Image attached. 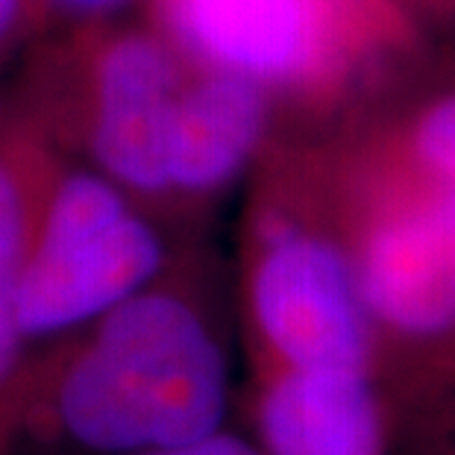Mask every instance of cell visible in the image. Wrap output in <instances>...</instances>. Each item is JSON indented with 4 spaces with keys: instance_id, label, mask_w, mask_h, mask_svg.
Returning <instances> with one entry per match:
<instances>
[{
    "instance_id": "cell-6",
    "label": "cell",
    "mask_w": 455,
    "mask_h": 455,
    "mask_svg": "<svg viewBox=\"0 0 455 455\" xmlns=\"http://www.w3.org/2000/svg\"><path fill=\"white\" fill-rule=\"evenodd\" d=\"M180 253L168 220L148 203L89 162L56 150L18 294V326L30 353L141 291Z\"/></svg>"
},
{
    "instance_id": "cell-2",
    "label": "cell",
    "mask_w": 455,
    "mask_h": 455,
    "mask_svg": "<svg viewBox=\"0 0 455 455\" xmlns=\"http://www.w3.org/2000/svg\"><path fill=\"white\" fill-rule=\"evenodd\" d=\"M227 409L229 347L218 294L206 267L180 253L141 291L33 353L18 450H164L224 429Z\"/></svg>"
},
{
    "instance_id": "cell-4",
    "label": "cell",
    "mask_w": 455,
    "mask_h": 455,
    "mask_svg": "<svg viewBox=\"0 0 455 455\" xmlns=\"http://www.w3.org/2000/svg\"><path fill=\"white\" fill-rule=\"evenodd\" d=\"M191 60L153 21L71 27L15 106L76 156L168 218L171 156Z\"/></svg>"
},
{
    "instance_id": "cell-3",
    "label": "cell",
    "mask_w": 455,
    "mask_h": 455,
    "mask_svg": "<svg viewBox=\"0 0 455 455\" xmlns=\"http://www.w3.org/2000/svg\"><path fill=\"white\" fill-rule=\"evenodd\" d=\"M241 235V315L253 371L379 367L355 267L312 141L270 144Z\"/></svg>"
},
{
    "instance_id": "cell-12",
    "label": "cell",
    "mask_w": 455,
    "mask_h": 455,
    "mask_svg": "<svg viewBox=\"0 0 455 455\" xmlns=\"http://www.w3.org/2000/svg\"><path fill=\"white\" fill-rule=\"evenodd\" d=\"M33 21V0H0V60L21 42Z\"/></svg>"
},
{
    "instance_id": "cell-8",
    "label": "cell",
    "mask_w": 455,
    "mask_h": 455,
    "mask_svg": "<svg viewBox=\"0 0 455 455\" xmlns=\"http://www.w3.org/2000/svg\"><path fill=\"white\" fill-rule=\"evenodd\" d=\"M283 106L241 74L191 60L171 156L168 218L188 220L227 195L261 162Z\"/></svg>"
},
{
    "instance_id": "cell-7",
    "label": "cell",
    "mask_w": 455,
    "mask_h": 455,
    "mask_svg": "<svg viewBox=\"0 0 455 455\" xmlns=\"http://www.w3.org/2000/svg\"><path fill=\"white\" fill-rule=\"evenodd\" d=\"M247 409L261 455H388L396 411L379 376L344 367L253 371Z\"/></svg>"
},
{
    "instance_id": "cell-1",
    "label": "cell",
    "mask_w": 455,
    "mask_h": 455,
    "mask_svg": "<svg viewBox=\"0 0 455 455\" xmlns=\"http://www.w3.org/2000/svg\"><path fill=\"white\" fill-rule=\"evenodd\" d=\"M312 141L394 409L455 385V62L379 76Z\"/></svg>"
},
{
    "instance_id": "cell-13",
    "label": "cell",
    "mask_w": 455,
    "mask_h": 455,
    "mask_svg": "<svg viewBox=\"0 0 455 455\" xmlns=\"http://www.w3.org/2000/svg\"><path fill=\"white\" fill-rule=\"evenodd\" d=\"M435 6H441L443 12H452L455 15V0H432Z\"/></svg>"
},
{
    "instance_id": "cell-9",
    "label": "cell",
    "mask_w": 455,
    "mask_h": 455,
    "mask_svg": "<svg viewBox=\"0 0 455 455\" xmlns=\"http://www.w3.org/2000/svg\"><path fill=\"white\" fill-rule=\"evenodd\" d=\"M53 153V144H47L21 112L0 106V455L18 452V426L33 358L18 326V294Z\"/></svg>"
},
{
    "instance_id": "cell-14",
    "label": "cell",
    "mask_w": 455,
    "mask_h": 455,
    "mask_svg": "<svg viewBox=\"0 0 455 455\" xmlns=\"http://www.w3.org/2000/svg\"><path fill=\"white\" fill-rule=\"evenodd\" d=\"M447 455H450V452H447ZM452 455H455V452H452Z\"/></svg>"
},
{
    "instance_id": "cell-10",
    "label": "cell",
    "mask_w": 455,
    "mask_h": 455,
    "mask_svg": "<svg viewBox=\"0 0 455 455\" xmlns=\"http://www.w3.org/2000/svg\"><path fill=\"white\" fill-rule=\"evenodd\" d=\"M132 4L135 0H33V15L36 21L53 18V21L68 24V30H71V27L112 21Z\"/></svg>"
},
{
    "instance_id": "cell-11",
    "label": "cell",
    "mask_w": 455,
    "mask_h": 455,
    "mask_svg": "<svg viewBox=\"0 0 455 455\" xmlns=\"http://www.w3.org/2000/svg\"><path fill=\"white\" fill-rule=\"evenodd\" d=\"M135 455H261V450L253 441L232 435L227 429H218L209 438L191 441V443H177V447H164V450H148V452H135Z\"/></svg>"
},
{
    "instance_id": "cell-5",
    "label": "cell",
    "mask_w": 455,
    "mask_h": 455,
    "mask_svg": "<svg viewBox=\"0 0 455 455\" xmlns=\"http://www.w3.org/2000/svg\"><path fill=\"white\" fill-rule=\"evenodd\" d=\"M150 21L188 60L259 83L283 112L350 103L396 44L394 0H153Z\"/></svg>"
}]
</instances>
